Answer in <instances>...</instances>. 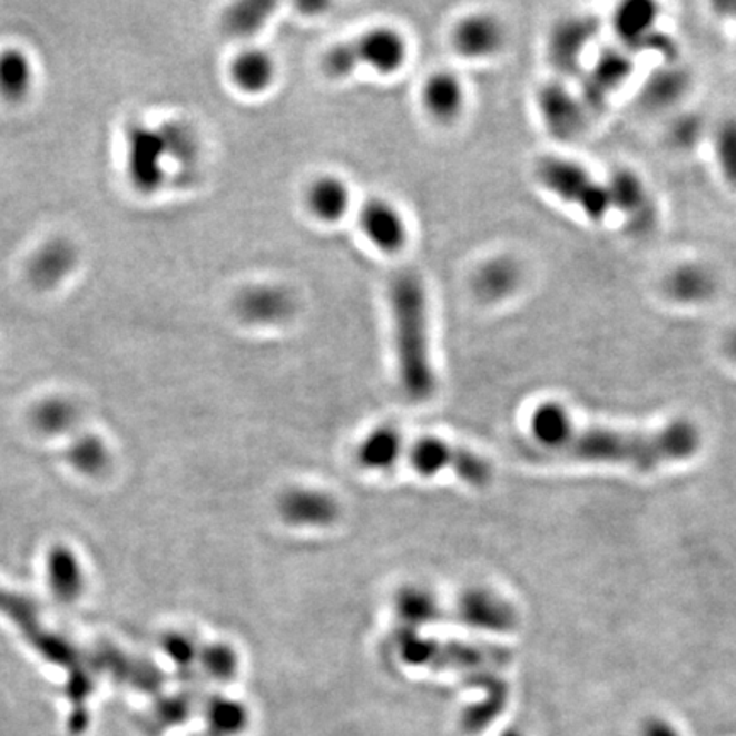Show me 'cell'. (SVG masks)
<instances>
[{"mask_svg": "<svg viewBox=\"0 0 736 736\" xmlns=\"http://www.w3.org/2000/svg\"><path fill=\"white\" fill-rule=\"evenodd\" d=\"M530 432L539 445L551 452L596 464L628 465L638 471L687 461L703 445V433L690 420H675L651 432L580 426L555 401L533 410Z\"/></svg>", "mask_w": 736, "mask_h": 736, "instance_id": "1", "label": "cell"}, {"mask_svg": "<svg viewBox=\"0 0 736 736\" xmlns=\"http://www.w3.org/2000/svg\"><path fill=\"white\" fill-rule=\"evenodd\" d=\"M387 301L401 387L411 401L423 403L436 389L429 291L423 276L411 268L395 272L389 279Z\"/></svg>", "mask_w": 736, "mask_h": 736, "instance_id": "2", "label": "cell"}, {"mask_svg": "<svg viewBox=\"0 0 736 736\" xmlns=\"http://www.w3.org/2000/svg\"><path fill=\"white\" fill-rule=\"evenodd\" d=\"M196 150L192 127L183 121H128L124 138L125 178L138 195H160L173 185L176 175L192 169Z\"/></svg>", "mask_w": 736, "mask_h": 736, "instance_id": "3", "label": "cell"}, {"mask_svg": "<svg viewBox=\"0 0 736 736\" xmlns=\"http://www.w3.org/2000/svg\"><path fill=\"white\" fill-rule=\"evenodd\" d=\"M410 60V43L392 26H375L350 40L334 45L321 60V69L330 79L343 80L366 69L377 76H395Z\"/></svg>", "mask_w": 736, "mask_h": 736, "instance_id": "4", "label": "cell"}, {"mask_svg": "<svg viewBox=\"0 0 736 736\" xmlns=\"http://www.w3.org/2000/svg\"><path fill=\"white\" fill-rule=\"evenodd\" d=\"M609 30L614 43L641 57H654L657 63L677 62V41L664 30L661 6L649 0H629L612 9Z\"/></svg>", "mask_w": 736, "mask_h": 736, "instance_id": "5", "label": "cell"}, {"mask_svg": "<svg viewBox=\"0 0 736 736\" xmlns=\"http://www.w3.org/2000/svg\"><path fill=\"white\" fill-rule=\"evenodd\" d=\"M603 22L591 12H570L556 19L546 40V59L555 77L577 82L602 45Z\"/></svg>", "mask_w": 736, "mask_h": 736, "instance_id": "6", "label": "cell"}, {"mask_svg": "<svg viewBox=\"0 0 736 736\" xmlns=\"http://www.w3.org/2000/svg\"><path fill=\"white\" fill-rule=\"evenodd\" d=\"M533 102L546 135L562 147L585 140L597 120L577 84L559 77L544 80L537 88Z\"/></svg>", "mask_w": 736, "mask_h": 736, "instance_id": "7", "label": "cell"}, {"mask_svg": "<svg viewBox=\"0 0 736 736\" xmlns=\"http://www.w3.org/2000/svg\"><path fill=\"white\" fill-rule=\"evenodd\" d=\"M639 76V60L635 55L610 41L600 45L583 76L575 84L593 117L599 118L622 92L628 91L629 84L638 82Z\"/></svg>", "mask_w": 736, "mask_h": 736, "instance_id": "8", "label": "cell"}, {"mask_svg": "<svg viewBox=\"0 0 736 736\" xmlns=\"http://www.w3.org/2000/svg\"><path fill=\"white\" fill-rule=\"evenodd\" d=\"M603 181L612 204L614 220H619L626 233L642 237L657 230L661 220L660 202L641 171L620 164L610 169Z\"/></svg>", "mask_w": 736, "mask_h": 736, "instance_id": "9", "label": "cell"}, {"mask_svg": "<svg viewBox=\"0 0 736 736\" xmlns=\"http://www.w3.org/2000/svg\"><path fill=\"white\" fill-rule=\"evenodd\" d=\"M398 654L410 665L450 668V670H475V668L500 667L507 664L508 654L490 646L464 645V642H439L420 638L413 629L404 628L395 636Z\"/></svg>", "mask_w": 736, "mask_h": 736, "instance_id": "10", "label": "cell"}, {"mask_svg": "<svg viewBox=\"0 0 736 736\" xmlns=\"http://www.w3.org/2000/svg\"><path fill=\"white\" fill-rule=\"evenodd\" d=\"M403 458L424 478H432L443 471H454L465 483L484 487L493 475L487 459L433 436H424L411 445L404 443Z\"/></svg>", "mask_w": 736, "mask_h": 736, "instance_id": "11", "label": "cell"}, {"mask_svg": "<svg viewBox=\"0 0 736 736\" xmlns=\"http://www.w3.org/2000/svg\"><path fill=\"white\" fill-rule=\"evenodd\" d=\"M694 86L693 72L680 60L655 63L654 69L639 76L636 102L648 115L674 117L675 112L686 109Z\"/></svg>", "mask_w": 736, "mask_h": 736, "instance_id": "12", "label": "cell"}, {"mask_svg": "<svg viewBox=\"0 0 736 736\" xmlns=\"http://www.w3.org/2000/svg\"><path fill=\"white\" fill-rule=\"evenodd\" d=\"M722 292V276L704 259H683L675 263L660 278V294L677 308H704L712 305Z\"/></svg>", "mask_w": 736, "mask_h": 736, "instance_id": "13", "label": "cell"}, {"mask_svg": "<svg viewBox=\"0 0 736 736\" xmlns=\"http://www.w3.org/2000/svg\"><path fill=\"white\" fill-rule=\"evenodd\" d=\"M533 179L551 198L577 212L591 185L599 179L588 164L570 154H544L533 163Z\"/></svg>", "mask_w": 736, "mask_h": 736, "instance_id": "14", "label": "cell"}, {"mask_svg": "<svg viewBox=\"0 0 736 736\" xmlns=\"http://www.w3.org/2000/svg\"><path fill=\"white\" fill-rule=\"evenodd\" d=\"M80 266V251L67 237L43 241L26 263V276L35 291L41 294L59 291L76 275Z\"/></svg>", "mask_w": 736, "mask_h": 736, "instance_id": "15", "label": "cell"}, {"mask_svg": "<svg viewBox=\"0 0 736 736\" xmlns=\"http://www.w3.org/2000/svg\"><path fill=\"white\" fill-rule=\"evenodd\" d=\"M363 237L382 254H400L410 243V224L398 205L384 196H372L359 208Z\"/></svg>", "mask_w": 736, "mask_h": 736, "instance_id": "16", "label": "cell"}, {"mask_svg": "<svg viewBox=\"0 0 736 736\" xmlns=\"http://www.w3.org/2000/svg\"><path fill=\"white\" fill-rule=\"evenodd\" d=\"M294 295L275 283L247 285L234 298V311L244 323L253 326H278L295 314Z\"/></svg>", "mask_w": 736, "mask_h": 736, "instance_id": "17", "label": "cell"}, {"mask_svg": "<svg viewBox=\"0 0 736 736\" xmlns=\"http://www.w3.org/2000/svg\"><path fill=\"white\" fill-rule=\"evenodd\" d=\"M452 45L464 59H494L504 50L507 30L497 16L490 12H472L454 26Z\"/></svg>", "mask_w": 736, "mask_h": 736, "instance_id": "18", "label": "cell"}, {"mask_svg": "<svg viewBox=\"0 0 736 736\" xmlns=\"http://www.w3.org/2000/svg\"><path fill=\"white\" fill-rule=\"evenodd\" d=\"M455 617L464 625L488 632H510L519 625L512 603L490 590H471L455 603Z\"/></svg>", "mask_w": 736, "mask_h": 736, "instance_id": "19", "label": "cell"}, {"mask_svg": "<svg viewBox=\"0 0 736 736\" xmlns=\"http://www.w3.org/2000/svg\"><path fill=\"white\" fill-rule=\"evenodd\" d=\"M523 279L526 272L522 263L510 254H498L478 266L471 285L479 301L501 304L519 294Z\"/></svg>", "mask_w": 736, "mask_h": 736, "instance_id": "20", "label": "cell"}, {"mask_svg": "<svg viewBox=\"0 0 736 736\" xmlns=\"http://www.w3.org/2000/svg\"><path fill=\"white\" fill-rule=\"evenodd\" d=\"M278 512L291 526L327 527L340 517V504L324 491L295 488L279 497Z\"/></svg>", "mask_w": 736, "mask_h": 736, "instance_id": "21", "label": "cell"}, {"mask_svg": "<svg viewBox=\"0 0 736 736\" xmlns=\"http://www.w3.org/2000/svg\"><path fill=\"white\" fill-rule=\"evenodd\" d=\"M305 208L323 224L345 220L353 207V193L349 183L337 175L316 176L304 193Z\"/></svg>", "mask_w": 736, "mask_h": 736, "instance_id": "22", "label": "cell"}, {"mask_svg": "<svg viewBox=\"0 0 736 736\" xmlns=\"http://www.w3.org/2000/svg\"><path fill=\"white\" fill-rule=\"evenodd\" d=\"M421 102L433 120L452 124L465 108L464 82L452 70H435L423 82Z\"/></svg>", "mask_w": 736, "mask_h": 736, "instance_id": "23", "label": "cell"}, {"mask_svg": "<svg viewBox=\"0 0 736 736\" xmlns=\"http://www.w3.org/2000/svg\"><path fill=\"white\" fill-rule=\"evenodd\" d=\"M227 72L237 91L247 96H259L273 88L278 67L268 51L247 47L234 55Z\"/></svg>", "mask_w": 736, "mask_h": 736, "instance_id": "24", "label": "cell"}, {"mask_svg": "<svg viewBox=\"0 0 736 736\" xmlns=\"http://www.w3.org/2000/svg\"><path fill=\"white\" fill-rule=\"evenodd\" d=\"M38 84V69L24 48H0V99L9 105H21L33 95Z\"/></svg>", "mask_w": 736, "mask_h": 736, "instance_id": "25", "label": "cell"}, {"mask_svg": "<svg viewBox=\"0 0 736 736\" xmlns=\"http://www.w3.org/2000/svg\"><path fill=\"white\" fill-rule=\"evenodd\" d=\"M707 146L719 181L736 195V112L712 121Z\"/></svg>", "mask_w": 736, "mask_h": 736, "instance_id": "26", "label": "cell"}, {"mask_svg": "<svg viewBox=\"0 0 736 736\" xmlns=\"http://www.w3.org/2000/svg\"><path fill=\"white\" fill-rule=\"evenodd\" d=\"M404 443L398 430L384 429L374 430L360 443L356 459L360 465L372 471H384V469L394 468L403 459Z\"/></svg>", "mask_w": 736, "mask_h": 736, "instance_id": "27", "label": "cell"}, {"mask_svg": "<svg viewBox=\"0 0 736 736\" xmlns=\"http://www.w3.org/2000/svg\"><path fill=\"white\" fill-rule=\"evenodd\" d=\"M276 4L266 0H244L229 6L222 16V28L229 37L249 40L268 24Z\"/></svg>", "mask_w": 736, "mask_h": 736, "instance_id": "28", "label": "cell"}, {"mask_svg": "<svg viewBox=\"0 0 736 736\" xmlns=\"http://www.w3.org/2000/svg\"><path fill=\"white\" fill-rule=\"evenodd\" d=\"M395 610L404 620V628L413 629L420 626L432 625L435 620L445 617L442 603L423 588L411 587L401 591L395 600Z\"/></svg>", "mask_w": 736, "mask_h": 736, "instance_id": "29", "label": "cell"}, {"mask_svg": "<svg viewBox=\"0 0 736 736\" xmlns=\"http://www.w3.org/2000/svg\"><path fill=\"white\" fill-rule=\"evenodd\" d=\"M670 118L667 137L671 149L687 153V150L697 149L704 141L707 144L712 124L704 120L699 112L686 108L683 111L675 112L674 117Z\"/></svg>", "mask_w": 736, "mask_h": 736, "instance_id": "30", "label": "cell"}, {"mask_svg": "<svg viewBox=\"0 0 736 736\" xmlns=\"http://www.w3.org/2000/svg\"><path fill=\"white\" fill-rule=\"evenodd\" d=\"M212 723L222 735H236L247 726V712L237 703L217 704Z\"/></svg>", "mask_w": 736, "mask_h": 736, "instance_id": "31", "label": "cell"}, {"mask_svg": "<svg viewBox=\"0 0 736 736\" xmlns=\"http://www.w3.org/2000/svg\"><path fill=\"white\" fill-rule=\"evenodd\" d=\"M639 736H683V733L668 719L654 716L642 723Z\"/></svg>", "mask_w": 736, "mask_h": 736, "instance_id": "32", "label": "cell"}, {"mask_svg": "<svg viewBox=\"0 0 736 736\" xmlns=\"http://www.w3.org/2000/svg\"><path fill=\"white\" fill-rule=\"evenodd\" d=\"M723 350H725L726 359L736 365V326L726 333L725 342H723Z\"/></svg>", "mask_w": 736, "mask_h": 736, "instance_id": "33", "label": "cell"}, {"mask_svg": "<svg viewBox=\"0 0 736 736\" xmlns=\"http://www.w3.org/2000/svg\"><path fill=\"white\" fill-rule=\"evenodd\" d=\"M501 736H523V735H522V733H519V732H507V733H503V735H501Z\"/></svg>", "mask_w": 736, "mask_h": 736, "instance_id": "34", "label": "cell"}, {"mask_svg": "<svg viewBox=\"0 0 736 736\" xmlns=\"http://www.w3.org/2000/svg\"><path fill=\"white\" fill-rule=\"evenodd\" d=\"M729 24L735 26V31H736V12L735 16H733L732 22H729Z\"/></svg>", "mask_w": 736, "mask_h": 736, "instance_id": "35", "label": "cell"}]
</instances>
